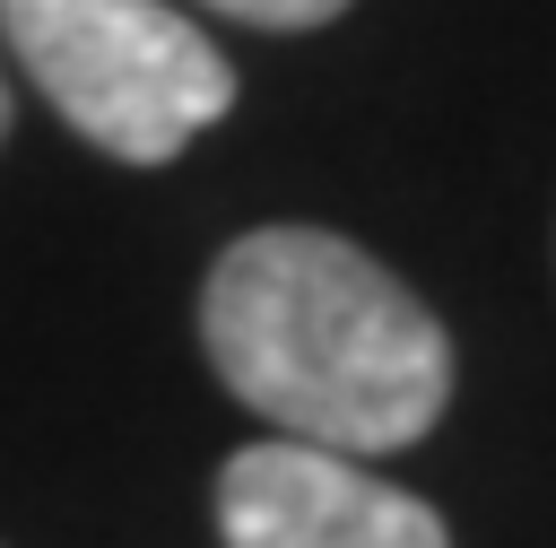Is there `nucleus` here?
Returning a JSON list of instances; mask_svg holds the SVG:
<instances>
[{"instance_id":"4","label":"nucleus","mask_w":556,"mask_h":548,"mask_svg":"<svg viewBox=\"0 0 556 548\" xmlns=\"http://www.w3.org/2000/svg\"><path fill=\"white\" fill-rule=\"evenodd\" d=\"M200 9H217V17H243V26H278V35H295V26H321V17H339L348 0H200Z\"/></svg>"},{"instance_id":"2","label":"nucleus","mask_w":556,"mask_h":548,"mask_svg":"<svg viewBox=\"0 0 556 548\" xmlns=\"http://www.w3.org/2000/svg\"><path fill=\"white\" fill-rule=\"evenodd\" d=\"M0 35L43 104L122 165L182 157L226 104V52L165 0H0Z\"/></svg>"},{"instance_id":"3","label":"nucleus","mask_w":556,"mask_h":548,"mask_svg":"<svg viewBox=\"0 0 556 548\" xmlns=\"http://www.w3.org/2000/svg\"><path fill=\"white\" fill-rule=\"evenodd\" d=\"M226 548H452L443 513L348 452L269 435L243 444L217 478Z\"/></svg>"},{"instance_id":"5","label":"nucleus","mask_w":556,"mask_h":548,"mask_svg":"<svg viewBox=\"0 0 556 548\" xmlns=\"http://www.w3.org/2000/svg\"><path fill=\"white\" fill-rule=\"evenodd\" d=\"M0 139H9V78H0Z\"/></svg>"},{"instance_id":"1","label":"nucleus","mask_w":556,"mask_h":548,"mask_svg":"<svg viewBox=\"0 0 556 548\" xmlns=\"http://www.w3.org/2000/svg\"><path fill=\"white\" fill-rule=\"evenodd\" d=\"M217 383L321 452H400L452 400L443 322L330 226H252L200 287Z\"/></svg>"}]
</instances>
